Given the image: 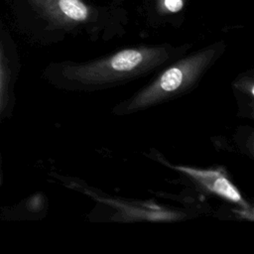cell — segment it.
<instances>
[{"label":"cell","instance_id":"1","mask_svg":"<svg viewBox=\"0 0 254 254\" xmlns=\"http://www.w3.org/2000/svg\"><path fill=\"white\" fill-rule=\"evenodd\" d=\"M176 57L166 47L128 48L86 63L60 64L55 82L69 91L111 88L150 74Z\"/></svg>","mask_w":254,"mask_h":254},{"label":"cell","instance_id":"2","mask_svg":"<svg viewBox=\"0 0 254 254\" xmlns=\"http://www.w3.org/2000/svg\"><path fill=\"white\" fill-rule=\"evenodd\" d=\"M223 47L211 46L175 61L162 69L147 85L119 102L113 113L127 115L168 102L190 92L217 60Z\"/></svg>","mask_w":254,"mask_h":254},{"label":"cell","instance_id":"3","mask_svg":"<svg viewBox=\"0 0 254 254\" xmlns=\"http://www.w3.org/2000/svg\"><path fill=\"white\" fill-rule=\"evenodd\" d=\"M176 169L191 178L204 190L213 192L229 202L236 203L244 208L248 207L239 190L220 169L202 170L191 167H176Z\"/></svg>","mask_w":254,"mask_h":254},{"label":"cell","instance_id":"4","mask_svg":"<svg viewBox=\"0 0 254 254\" xmlns=\"http://www.w3.org/2000/svg\"><path fill=\"white\" fill-rule=\"evenodd\" d=\"M33 5L51 17L60 14L74 22L85 21L89 10L80 0H32Z\"/></svg>","mask_w":254,"mask_h":254},{"label":"cell","instance_id":"5","mask_svg":"<svg viewBox=\"0 0 254 254\" xmlns=\"http://www.w3.org/2000/svg\"><path fill=\"white\" fill-rule=\"evenodd\" d=\"M6 92H7V79L6 70L3 64V58L0 51V114L2 113L6 103Z\"/></svg>","mask_w":254,"mask_h":254},{"label":"cell","instance_id":"6","mask_svg":"<svg viewBox=\"0 0 254 254\" xmlns=\"http://www.w3.org/2000/svg\"><path fill=\"white\" fill-rule=\"evenodd\" d=\"M160 3L164 9L170 13H177L184 8V0H161Z\"/></svg>","mask_w":254,"mask_h":254},{"label":"cell","instance_id":"7","mask_svg":"<svg viewBox=\"0 0 254 254\" xmlns=\"http://www.w3.org/2000/svg\"><path fill=\"white\" fill-rule=\"evenodd\" d=\"M2 183V176H1V172H0V185Z\"/></svg>","mask_w":254,"mask_h":254}]
</instances>
